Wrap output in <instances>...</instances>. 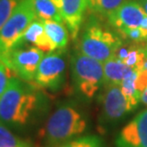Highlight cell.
<instances>
[{
    "instance_id": "cell-1",
    "label": "cell",
    "mask_w": 147,
    "mask_h": 147,
    "mask_svg": "<svg viewBox=\"0 0 147 147\" xmlns=\"http://www.w3.org/2000/svg\"><path fill=\"white\" fill-rule=\"evenodd\" d=\"M39 89L32 82L12 77L0 96V122L15 129L29 124L43 105Z\"/></svg>"
},
{
    "instance_id": "cell-2",
    "label": "cell",
    "mask_w": 147,
    "mask_h": 147,
    "mask_svg": "<svg viewBox=\"0 0 147 147\" xmlns=\"http://www.w3.org/2000/svg\"><path fill=\"white\" fill-rule=\"evenodd\" d=\"M88 126L87 117L72 103H63L51 115L43 130L47 147H56L78 137Z\"/></svg>"
},
{
    "instance_id": "cell-3",
    "label": "cell",
    "mask_w": 147,
    "mask_h": 147,
    "mask_svg": "<svg viewBox=\"0 0 147 147\" xmlns=\"http://www.w3.org/2000/svg\"><path fill=\"white\" fill-rule=\"evenodd\" d=\"M123 46L120 36L106 29L96 15L90 17L79 40V52L102 63L115 57Z\"/></svg>"
},
{
    "instance_id": "cell-4",
    "label": "cell",
    "mask_w": 147,
    "mask_h": 147,
    "mask_svg": "<svg viewBox=\"0 0 147 147\" xmlns=\"http://www.w3.org/2000/svg\"><path fill=\"white\" fill-rule=\"evenodd\" d=\"M70 71L75 91L86 99H91L104 83L102 63L81 52L71 57Z\"/></svg>"
},
{
    "instance_id": "cell-5",
    "label": "cell",
    "mask_w": 147,
    "mask_h": 147,
    "mask_svg": "<svg viewBox=\"0 0 147 147\" xmlns=\"http://www.w3.org/2000/svg\"><path fill=\"white\" fill-rule=\"evenodd\" d=\"M44 55L45 53L36 47L21 45L0 54V58L15 77L26 82H33Z\"/></svg>"
},
{
    "instance_id": "cell-6",
    "label": "cell",
    "mask_w": 147,
    "mask_h": 147,
    "mask_svg": "<svg viewBox=\"0 0 147 147\" xmlns=\"http://www.w3.org/2000/svg\"><path fill=\"white\" fill-rule=\"evenodd\" d=\"M36 17L32 0H21L0 29V54L13 48Z\"/></svg>"
},
{
    "instance_id": "cell-7",
    "label": "cell",
    "mask_w": 147,
    "mask_h": 147,
    "mask_svg": "<svg viewBox=\"0 0 147 147\" xmlns=\"http://www.w3.org/2000/svg\"><path fill=\"white\" fill-rule=\"evenodd\" d=\"M67 62L64 51H54L44 55L37 69L33 83L40 89L57 92L64 86Z\"/></svg>"
},
{
    "instance_id": "cell-8",
    "label": "cell",
    "mask_w": 147,
    "mask_h": 147,
    "mask_svg": "<svg viewBox=\"0 0 147 147\" xmlns=\"http://www.w3.org/2000/svg\"><path fill=\"white\" fill-rule=\"evenodd\" d=\"M105 90L100 96L102 104V113L100 118V126L104 130L114 126L123 120L130 110L126 98L121 92V85L104 86Z\"/></svg>"
},
{
    "instance_id": "cell-9",
    "label": "cell",
    "mask_w": 147,
    "mask_h": 147,
    "mask_svg": "<svg viewBox=\"0 0 147 147\" xmlns=\"http://www.w3.org/2000/svg\"><path fill=\"white\" fill-rule=\"evenodd\" d=\"M116 147H147V109L123 128L116 139Z\"/></svg>"
},
{
    "instance_id": "cell-10",
    "label": "cell",
    "mask_w": 147,
    "mask_h": 147,
    "mask_svg": "<svg viewBox=\"0 0 147 147\" xmlns=\"http://www.w3.org/2000/svg\"><path fill=\"white\" fill-rule=\"evenodd\" d=\"M63 17L64 23L73 40H76L82 27L87 0H51Z\"/></svg>"
},
{
    "instance_id": "cell-11",
    "label": "cell",
    "mask_w": 147,
    "mask_h": 147,
    "mask_svg": "<svg viewBox=\"0 0 147 147\" xmlns=\"http://www.w3.org/2000/svg\"><path fill=\"white\" fill-rule=\"evenodd\" d=\"M145 15V12L139 2L129 0L109 15L107 19L108 23L117 31L123 28L140 27Z\"/></svg>"
},
{
    "instance_id": "cell-12",
    "label": "cell",
    "mask_w": 147,
    "mask_h": 147,
    "mask_svg": "<svg viewBox=\"0 0 147 147\" xmlns=\"http://www.w3.org/2000/svg\"><path fill=\"white\" fill-rule=\"evenodd\" d=\"M29 44L33 45L34 47L40 49L44 53H51L55 51L51 41L49 40L46 34L43 21L39 19L38 17H36L30 24V26L27 28V30L25 31V33L23 34L20 40L14 47Z\"/></svg>"
},
{
    "instance_id": "cell-13",
    "label": "cell",
    "mask_w": 147,
    "mask_h": 147,
    "mask_svg": "<svg viewBox=\"0 0 147 147\" xmlns=\"http://www.w3.org/2000/svg\"><path fill=\"white\" fill-rule=\"evenodd\" d=\"M104 66V86L121 85L123 79L134 70L117 57H112L102 63Z\"/></svg>"
},
{
    "instance_id": "cell-14",
    "label": "cell",
    "mask_w": 147,
    "mask_h": 147,
    "mask_svg": "<svg viewBox=\"0 0 147 147\" xmlns=\"http://www.w3.org/2000/svg\"><path fill=\"white\" fill-rule=\"evenodd\" d=\"M46 34L51 41L55 51H64L68 44L69 32L63 22L54 20H42Z\"/></svg>"
},
{
    "instance_id": "cell-15",
    "label": "cell",
    "mask_w": 147,
    "mask_h": 147,
    "mask_svg": "<svg viewBox=\"0 0 147 147\" xmlns=\"http://www.w3.org/2000/svg\"><path fill=\"white\" fill-rule=\"evenodd\" d=\"M138 74H139V71L134 69L124 77L123 82L121 84V92H123L124 98H126L128 108H129L130 112L135 110L138 107L139 102L140 101V94L137 90L136 87Z\"/></svg>"
},
{
    "instance_id": "cell-16",
    "label": "cell",
    "mask_w": 147,
    "mask_h": 147,
    "mask_svg": "<svg viewBox=\"0 0 147 147\" xmlns=\"http://www.w3.org/2000/svg\"><path fill=\"white\" fill-rule=\"evenodd\" d=\"M127 0H87V9L94 15L108 18Z\"/></svg>"
},
{
    "instance_id": "cell-17",
    "label": "cell",
    "mask_w": 147,
    "mask_h": 147,
    "mask_svg": "<svg viewBox=\"0 0 147 147\" xmlns=\"http://www.w3.org/2000/svg\"><path fill=\"white\" fill-rule=\"evenodd\" d=\"M36 16L41 20H54L63 22V17L51 0H32Z\"/></svg>"
},
{
    "instance_id": "cell-18",
    "label": "cell",
    "mask_w": 147,
    "mask_h": 147,
    "mask_svg": "<svg viewBox=\"0 0 147 147\" xmlns=\"http://www.w3.org/2000/svg\"><path fill=\"white\" fill-rule=\"evenodd\" d=\"M0 147H32V145L15 136L10 128L0 122Z\"/></svg>"
},
{
    "instance_id": "cell-19",
    "label": "cell",
    "mask_w": 147,
    "mask_h": 147,
    "mask_svg": "<svg viewBox=\"0 0 147 147\" xmlns=\"http://www.w3.org/2000/svg\"><path fill=\"white\" fill-rule=\"evenodd\" d=\"M56 147H105L101 137L94 135L78 137Z\"/></svg>"
},
{
    "instance_id": "cell-20",
    "label": "cell",
    "mask_w": 147,
    "mask_h": 147,
    "mask_svg": "<svg viewBox=\"0 0 147 147\" xmlns=\"http://www.w3.org/2000/svg\"><path fill=\"white\" fill-rule=\"evenodd\" d=\"M120 37L123 39L129 40L132 43H142L145 42L144 36L140 27L136 28H123L117 30Z\"/></svg>"
},
{
    "instance_id": "cell-21",
    "label": "cell",
    "mask_w": 147,
    "mask_h": 147,
    "mask_svg": "<svg viewBox=\"0 0 147 147\" xmlns=\"http://www.w3.org/2000/svg\"><path fill=\"white\" fill-rule=\"evenodd\" d=\"M21 0H0V29L3 27Z\"/></svg>"
},
{
    "instance_id": "cell-22",
    "label": "cell",
    "mask_w": 147,
    "mask_h": 147,
    "mask_svg": "<svg viewBox=\"0 0 147 147\" xmlns=\"http://www.w3.org/2000/svg\"><path fill=\"white\" fill-rule=\"evenodd\" d=\"M136 87L140 94V102L147 106V72H139L136 80Z\"/></svg>"
},
{
    "instance_id": "cell-23",
    "label": "cell",
    "mask_w": 147,
    "mask_h": 147,
    "mask_svg": "<svg viewBox=\"0 0 147 147\" xmlns=\"http://www.w3.org/2000/svg\"><path fill=\"white\" fill-rule=\"evenodd\" d=\"M13 76L14 75L10 70V68L0 58V96L5 92L6 88L8 87L9 82H10L11 79Z\"/></svg>"
},
{
    "instance_id": "cell-24",
    "label": "cell",
    "mask_w": 147,
    "mask_h": 147,
    "mask_svg": "<svg viewBox=\"0 0 147 147\" xmlns=\"http://www.w3.org/2000/svg\"><path fill=\"white\" fill-rule=\"evenodd\" d=\"M140 30L142 31V34L144 36V38H145V41H147V14L145 15V17L143 18L142 24H140Z\"/></svg>"
},
{
    "instance_id": "cell-25",
    "label": "cell",
    "mask_w": 147,
    "mask_h": 147,
    "mask_svg": "<svg viewBox=\"0 0 147 147\" xmlns=\"http://www.w3.org/2000/svg\"><path fill=\"white\" fill-rule=\"evenodd\" d=\"M139 3L142 7L143 10H144L145 14H147V0H139Z\"/></svg>"
},
{
    "instance_id": "cell-26",
    "label": "cell",
    "mask_w": 147,
    "mask_h": 147,
    "mask_svg": "<svg viewBox=\"0 0 147 147\" xmlns=\"http://www.w3.org/2000/svg\"><path fill=\"white\" fill-rule=\"evenodd\" d=\"M140 47H142V48L143 49V51H144L145 55H146V57H147V41L142 42V43H140Z\"/></svg>"
},
{
    "instance_id": "cell-27",
    "label": "cell",
    "mask_w": 147,
    "mask_h": 147,
    "mask_svg": "<svg viewBox=\"0 0 147 147\" xmlns=\"http://www.w3.org/2000/svg\"><path fill=\"white\" fill-rule=\"evenodd\" d=\"M140 71H145V72H147V57H146L145 61H144V64H143V67H142V69Z\"/></svg>"
}]
</instances>
